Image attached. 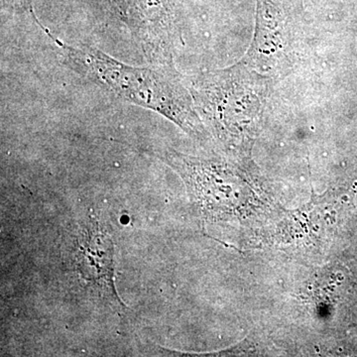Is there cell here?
I'll use <instances>...</instances> for the list:
<instances>
[{
	"label": "cell",
	"mask_w": 357,
	"mask_h": 357,
	"mask_svg": "<svg viewBox=\"0 0 357 357\" xmlns=\"http://www.w3.org/2000/svg\"><path fill=\"white\" fill-rule=\"evenodd\" d=\"M35 20L58 47L66 65L77 74L124 102L163 115L182 128L191 126L184 93L174 81L168 66L126 64L95 47L65 43L36 17Z\"/></svg>",
	"instance_id": "6da1fadb"
},
{
	"label": "cell",
	"mask_w": 357,
	"mask_h": 357,
	"mask_svg": "<svg viewBox=\"0 0 357 357\" xmlns=\"http://www.w3.org/2000/svg\"><path fill=\"white\" fill-rule=\"evenodd\" d=\"M75 264L84 281L98 286L122 305L114 285V244L93 215L77 238Z\"/></svg>",
	"instance_id": "7a4b0ae2"
}]
</instances>
